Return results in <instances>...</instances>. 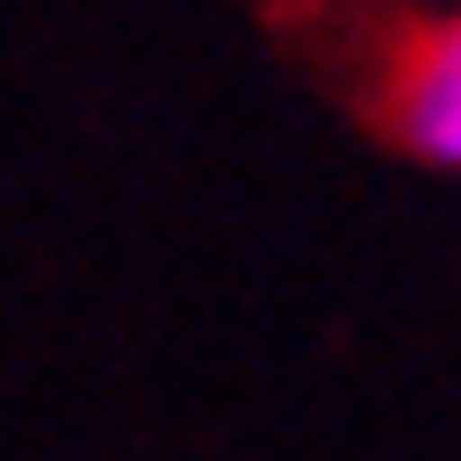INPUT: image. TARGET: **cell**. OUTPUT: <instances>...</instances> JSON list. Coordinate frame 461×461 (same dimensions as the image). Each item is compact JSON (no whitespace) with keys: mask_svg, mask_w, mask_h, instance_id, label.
Returning a JSON list of instances; mask_svg holds the SVG:
<instances>
[{"mask_svg":"<svg viewBox=\"0 0 461 461\" xmlns=\"http://www.w3.org/2000/svg\"><path fill=\"white\" fill-rule=\"evenodd\" d=\"M400 89H391V133H400L408 160H426V169H453L461 160V36L453 27H417L408 36V62L391 71Z\"/></svg>","mask_w":461,"mask_h":461,"instance_id":"cell-1","label":"cell"}]
</instances>
